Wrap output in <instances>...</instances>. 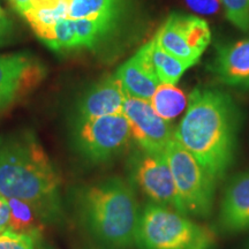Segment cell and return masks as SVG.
Segmentation results:
<instances>
[{
  "label": "cell",
  "instance_id": "cell-22",
  "mask_svg": "<svg viewBox=\"0 0 249 249\" xmlns=\"http://www.w3.org/2000/svg\"><path fill=\"white\" fill-rule=\"evenodd\" d=\"M55 40L53 50H65L77 48V39L74 26V18H62L55 24Z\"/></svg>",
  "mask_w": 249,
  "mask_h": 249
},
{
  "label": "cell",
  "instance_id": "cell-13",
  "mask_svg": "<svg viewBox=\"0 0 249 249\" xmlns=\"http://www.w3.org/2000/svg\"><path fill=\"white\" fill-rule=\"evenodd\" d=\"M220 224L229 231L249 227V173L240 174L227 186L220 207Z\"/></svg>",
  "mask_w": 249,
  "mask_h": 249
},
{
  "label": "cell",
  "instance_id": "cell-24",
  "mask_svg": "<svg viewBox=\"0 0 249 249\" xmlns=\"http://www.w3.org/2000/svg\"><path fill=\"white\" fill-rule=\"evenodd\" d=\"M183 2L192 11L202 15L216 14L220 8L219 0H183Z\"/></svg>",
  "mask_w": 249,
  "mask_h": 249
},
{
  "label": "cell",
  "instance_id": "cell-23",
  "mask_svg": "<svg viewBox=\"0 0 249 249\" xmlns=\"http://www.w3.org/2000/svg\"><path fill=\"white\" fill-rule=\"evenodd\" d=\"M0 249H36V240L33 236L7 229L0 233Z\"/></svg>",
  "mask_w": 249,
  "mask_h": 249
},
{
  "label": "cell",
  "instance_id": "cell-2",
  "mask_svg": "<svg viewBox=\"0 0 249 249\" xmlns=\"http://www.w3.org/2000/svg\"><path fill=\"white\" fill-rule=\"evenodd\" d=\"M60 185V176L33 134L0 138V194L29 202L52 219Z\"/></svg>",
  "mask_w": 249,
  "mask_h": 249
},
{
  "label": "cell",
  "instance_id": "cell-17",
  "mask_svg": "<svg viewBox=\"0 0 249 249\" xmlns=\"http://www.w3.org/2000/svg\"><path fill=\"white\" fill-rule=\"evenodd\" d=\"M144 45L147 49L149 60H150L160 83L176 86L181 79L183 73L192 66L188 62L180 60V59L173 57L172 54L164 51L156 43L155 39L150 40Z\"/></svg>",
  "mask_w": 249,
  "mask_h": 249
},
{
  "label": "cell",
  "instance_id": "cell-28",
  "mask_svg": "<svg viewBox=\"0 0 249 249\" xmlns=\"http://www.w3.org/2000/svg\"><path fill=\"white\" fill-rule=\"evenodd\" d=\"M13 7L17 9V11L20 12L21 14L23 13L24 11H27L28 4H29V0H9Z\"/></svg>",
  "mask_w": 249,
  "mask_h": 249
},
{
  "label": "cell",
  "instance_id": "cell-3",
  "mask_svg": "<svg viewBox=\"0 0 249 249\" xmlns=\"http://www.w3.org/2000/svg\"><path fill=\"white\" fill-rule=\"evenodd\" d=\"M80 210L90 233L111 249L135 244L140 220L139 204L129 183L108 178L81 193Z\"/></svg>",
  "mask_w": 249,
  "mask_h": 249
},
{
  "label": "cell",
  "instance_id": "cell-19",
  "mask_svg": "<svg viewBox=\"0 0 249 249\" xmlns=\"http://www.w3.org/2000/svg\"><path fill=\"white\" fill-rule=\"evenodd\" d=\"M120 0H73L68 18L107 20L114 22Z\"/></svg>",
  "mask_w": 249,
  "mask_h": 249
},
{
  "label": "cell",
  "instance_id": "cell-11",
  "mask_svg": "<svg viewBox=\"0 0 249 249\" xmlns=\"http://www.w3.org/2000/svg\"><path fill=\"white\" fill-rule=\"evenodd\" d=\"M127 96L150 102L160 85L157 74L149 60L147 49L143 45L135 55L121 65L116 73Z\"/></svg>",
  "mask_w": 249,
  "mask_h": 249
},
{
  "label": "cell",
  "instance_id": "cell-16",
  "mask_svg": "<svg viewBox=\"0 0 249 249\" xmlns=\"http://www.w3.org/2000/svg\"><path fill=\"white\" fill-rule=\"evenodd\" d=\"M71 5H62L57 8H29L22 15L30 24L36 36L42 39L49 48H54V28L59 21L68 18Z\"/></svg>",
  "mask_w": 249,
  "mask_h": 249
},
{
  "label": "cell",
  "instance_id": "cell-7",
  "mask_svg": "<svg viewBox=\"0 0 249 249\" xmlns=\"http://www.w3.org/2000/svg\"><path fill=\"white\" fill-rule=\"evenodd\" d=\"M129 171L133 181L154 203L183 213L165 152L152 154L144 150L136 152L130 158Z\"/></svg>",
  "mask_w": 249,
  "mask_h": 249
},
{
  "label": "cell",
  "instance_id": "cell-6",
  "mask_svg": "<svg viewBox=\"0 0 249 249\" xmlns=\"http://www.w3.org/2000/svg\"><path fill=\"white\" fill-rule=\"evenodd\" d=\"M74 144L90 161H105L123 151L132 139L130 124L124 113L92 119H77Z\"/></svg>",
  "mask_w": 249,
  "mask_h": 249
},
{
  "label": "cell",
  "instance_id": "cell-14",
  "mask_svg": "<svg viewBox=\"0 0 249 249\" xmlns=\"http://www.w3.org/2000/svg\"><path fill=\"white\" fill-rule=\"evenodd\" d=\"M9 205L8 229L18 233L33 236L35 240L39 238L45 229V220L50 219L40 208L29 202L7 198Z\"/></svg>",
  "mask_w": 249,
  "mask_h": 249
},
{
  "label": "cell",
  "instance_id": "cell-21",
  "mask_svg": "<svg viewBox=\"0 0 249 249\" xmlns=\"http://www.w3.org/2000/svg\"><path fill=\"white\" fill-rule=\"evenodd\" d=\"M226 17L236 28L249 30V0H222Z\"/></svg>",
  "mask_w": 249,
  "mask_h": 249
},
{
  "label": "cell",
  "instance_id": "cell-10",
  "mask_svg": "<svg viewBox=\"0 0 249 249\" xmlns=\"http://www.w3.org/2000/svg\"><path fill=\"white\" fill-rule=\"evenodd\" d=\"M126 92L118 76H108L95 85L77 105V119H92L123 113Z\"/></svg>",
  "mask_w": 249,
  "mask_h": 249
},
{
  "label": "cell",
  "instance_id": "cell-8",
  "mask_svg": "<svg viewBox=\"0 0 249 249\" xmlns=\"http://www.w3.org/2000/svg\"><path fill=\"white\" fill-rule=\"evenodd\" d=\"M123 113L130 124L132 138L141 150L164 154L174 139V130L169 121L161 119L156 113L150 102L127 96Z\"/></svg>",
  "mask_w": 249,
  "mask_h": 249
},
{
  "label": "cell",
  "instance_id": "cell-29",
  "mask_svg": "<svg viewBox=\"0 0 249 249\" xmlns=\"http://www.w3.org/2000/svg\"><path fill=\"white\" fill-rule=\"evenodd\" d=\"M1 12H2V11H1V8H0V13H1Z\"/></svg>",
  "mask_w": 249,
  "mask_h": 249
},
{
  "label": "cell",
  "instance_id": "cell-1",
  "mask_svg": "<svg viewBox=\"0 0 249 249\" xmlns=\"http://www.w3.org/2000/svg\"><path fill=\"white\" fill-rule=\"evenodd\" d=\"M236 130L238 111L231 97L218 90L195 89L174 139L218 182L234 157Z\"/></svg>",
  "mask_w": 249,
  "mask_h": 249
},
{
  "label": "cell",
  "instance_id": "cell-27",
  "mask_svg": "<svg viewBox=\"0 0 249 249\" xmlns=\"http://www.w3.org/2000/svg\"><path fill=\"white\" fill-rule=\"evenodd\" d=\"M9 225V205L8 200L0 194V233L8 229Z\"/></svg>",
  "mask_w": 249,
  "mask_h": 249
},
{
  "label": "cell",
  "instance_id": "cell-9",
  "mask_svg": "<svg viewBox=\"0 0 249 249\" xmlns=\"http://www.w3.org/2000/svg\"><path fill=\"white\" fill-rule=\"evenodd\" d=\"M44 73L43 65L31 55H0V110L36 87Z\"/></svg>",
  "mask_w": 249,
  "mask_h": 249
},
{
  "label": "cell",
  "instance_id": "cell-4",
  "mask_svg": "<svg viewBox=\"0 0 249 249\" xmlns=\"http://www.w3.org/2000/svg\"><path fill=\"white\" fill-rule=\"evenodd\" d=\"M213 235L172 208L149 203L140 214L135 244L141 249H207Z\"/></svg>",
  "mask_w": 249,
  "mask_h": 249
},
{
  "label": "cell",
  "instance_id": "cell-18",
  "mask_svg": "<svg viewBox=\"0 0 249 249\" xmlns=\"http://www.w3.org/2000/svg\"><path fill=\"white\" fill-rule=\"evenodd\" d=\"M150 104L161 119L171 121L185 110L187 99L181 89L173 85L160 83L152 95Z\"/></svg>",
  "mask_w": 249,
  "mask_h": 249
},
{
  "label": "cell",
  "instance_id": "cell-5",
  "mask_svg": "<svg viewBox=\"0 0 249 249\" xmlns=\"http://www.w3.org/2000/svg\"><path fill=\"white\" fill-rule=\"evenodd\" d=\"M165 157L172 172L183 213L208 216L213 205L217 183L214 179L176 139L167 145Z\"/></svg>",
  "mask_w": 249,
  "mask_h": 249
},
{
  "label": "cell",
  "instance_id": "cell-25",
  "mask_svg": "<svg viewBox=\"0 0 249 249\" xmlns=\"http://www.w3.org/2000/svg\"><path fill=\"white\" fill-rule=\"evenodd\" d=\"M13 35V24L8 20L4 12L0 13V46L9 42Z\"/></svg>",
  "mask_w": 249,
  "mask_h": 249
},
{
  "label": "cell",
  "instance_id": "cell-26",
  "mask_svg": "<svg viewBox=\"0 0 249 249\" xmlns=\"http://www.w3.org/2000/svg\"><path fill=\"white\" fill-rule=\"evenodd\" d=\"M73 0H29L28 8H57L62 5H71Z\"/></svg>",
  "mask_w": 249,
  "mask_h": 249
},
{
  "label": "cell",
  "instance_id": "cell-20",
  "mask_svg": "<svg viewBox=\"0 0 249 249\" xmlns=\"http://www.w3.org/2000/svg\"><path fill=\"white\" fill-rule=\"evenodd\" d=\"M77 48L92 46L101 36L113 26L112 21L91 20V18H74Z\"/></svg>",
  "mask_w": 249,
  "mask_h": 249
},
{
  "label": "cell",
  "instance_id": "cell-15",
  "mask_svg": "<svg viewBox=\"0 0 249 249\" xmlns=\"http://www.w3.org/2000/svg\"><path fill=\"white\" fill-rule=\"evenodd\" d=\"M167 20L173 24L185 44L200 58L210 44L211 33L209 24L201 18L192 15L172 14Z\"/></svg>",
  "mask_w": 249,
  "mask_h": 249
},
{
  "label": "cell",
  "instance_id": "cell-12",
  "mask_svg": "<svg viewBox=\"0 0 249 249\" xmlns=\"http://www.w3.org/2000/svg\"><path fill=\"white\" fill-rule=\"evenodd\" d=\"M213 71L232 87H249V38L219 48Z\"/></svg>",
  "mask_w": 249,
  "mask_h": 249
}]
</instances>
